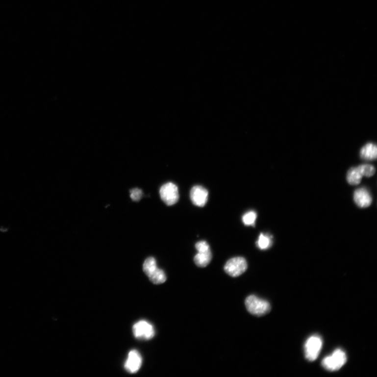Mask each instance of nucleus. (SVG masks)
<instances>
[{"label": "nucleus", "instance_id": "nucleus-9", "mask_svg": "<svg viewBox=\"0 0 377 377\" xmlns=\"http://www.w3.org/2000/svg\"><path fill=\"white\" fill-rule=\"evenodd\" d=\"M142 365V358L139 352L136 350L130 351L125 365L126 371L130 374L136 373Z\"/></svg>", "mask_w": 377, "mask_h": 377}, {"label": "nucleus", "instance_id": "nucleus-1", "mask_svg": "<svg viewBox=\"0 0 377 377\" xmlns=\"http://www.w3.org/2000/svg\"><path fill=\"white\" fill-rule=\"evenodd\" d=\"M143 267L144 273L153 283L162 284L166 281L165 272L157 267L156 260L154 258L150 257L146 259Z\"/></svg>", "mask_w": 377, "mask_h": 377}, {"label": "nucleus", "instance_id": "nucleus-18", "mask_svg": "<svg viewBox=\"0 0 377 377\" xmlns=\"http://www.w3.org/2000/svg\"><path fill=\"white\" fill-rule=\"evenodd\" d=\"M196 249L198 252L205 251L210 250V246L206 242L202 241L196 243Z\"/></svg>", "mask_w": 377, "mask_h": 377}, {"label": "nucleus", "instance_id": "nucleus-3", "mask_svg": "<svg viewBox=\"0 0 377 377\" xmlns=\"http://www.w3.org/2000/svg\"><path fill=\"white\" fill-rule=\"evenodd\" d=\"M347 361V356L345 352L341 349L335 350L331 355L326 357L322 360V365L323 368L330 372L339 370Z\"/></svg>", "mask_w": 377, "mask_h": 377}, {"label": "nucleus", "instance_id": "nucleus-8", "mask_svg": "<svg viewBox=\"0 0 377 377\" xmlns=\"http://www.w3.org/2000/svg\"><path fill=\"white\" fill-rule=\"evenodd\" d=\"M190 199L192 203L199 206H204L208 200V191L201 186H196L190 191Z\"/></svg>", "mask_w": 377, "mask_h": 377}, {"label": "nucleus", "instance_id": "nucleus-5", "mask_svg": "<svg viewBox=\"0 0 377 377\" xmlns=\"http://www.w3.org/2000/svg\"><path fill=\"white\" fill-rule=\"evenodd\" d=\"M248 263L242 257H236L230 259L227 261L225 271L226 274L233 277L240 276L247 270Z\"/></svg>", "mask_w": 377, "mask_h": 377}, {"label": "nucleus", "instance_id": "nucleus-2", "mask_svg": "<svg viewBox=\"0 0 377 377\" xmlns=\"http://www.w3.org/2000/svg\"><path fill=\"white\" fill-rule=\"evenodd\" d=\"M245 306L248 311L255 316H263L271 310L270 304L266 300L255 295H251L245 300Z\"/></svg>", "mask_w": 377, "mask_h": 377}, {"label": "nucleus", "instance_id": "nucleus-15", "mask_svg": "<svg viewBox=\"0 0 377 377\" xmlns=\"http://www.w3.org/2000/svg\"><path fill=\"white\" fill-rule=\"evenodd\" d=\"M256 218V213L255 211H251L243 215L242 220L244 224L246 226H254Z\"/></svg>", "mask_w": 377, "mask_h": 377}, {"label": "nucleus", "instance_id": "nucleus-16", "mask_svg": "<svg viewBox=\"0 0 377 377\" xmlns=\"http://www.w3.org/2000/svg\"><path fill=\"white\" fill-rule=\"evenodd\" d=\"M358 168L361 174L367 177L373 176L376 172L375 167L371 165L364 164L358 166Z\"/></svg>", "mask_w": 377, "mask_h": 377}, {"label": "nucleus", "instance_id": "nucleus-11", "mask_svg": "<svg viewBox=\"0 0 377 377\" xmlns=\"http://www.w3.org/2000/svg\"><path fill=\"white\" fill-rule=\"evenodd\" d=\"M361 158L368 160H374L377 158V150L375 144L369 143L366 144L360 151Z\"/></svg>", "mask_w": 377, "mask_h": 377}, {"label": "nucleus", "instance_id": "nucleus-17", "mask_svg": "<svg viewBox=\"0 0 377 377\" xmlns=\"http://www.w3.org/2000/svg\"><path fill=\"white\" fill-rule=\"evenodd\" d=\"M130 197L134 201H138L143 197V191L141 189L134 188L130 190Z\"/></svg>", "mask_w": 377, "mask_h": 377}, {"label": "nucleus", "instance_id": "nucleus-4", "mask_svg": "<svg viewBox=\"0 0 377 377\" xmlns=\"http://www.w3.org/2000/svg\"><path fill=\"white\" fill-rule=\"evenodd\" d=\"M322 338L318 335H313L307 339L304 345V353L307 360L313 361L316 360L322 348Z\"/></svg>", "mask_w": 377, "mask_h": 377}, {"label": "nucleus", "instance_id": "nucleus-10", "mask_svg": "<svg viewBox=\"0 0 377 377\" xmlns=\"http://www.w3.org/2000/svg\"><path fill=\"white\" fill-rule=\"evenodd\" d=\"M353 199L357 205L362 208L370 206L372 202V196L365 188L356 190L353 194Z\"/></svg>", "mask_w": 377, "mask_h": 377}, {"label": "nucleus", "instance_id": "nucleus-12", "mask_svg": "<svg viewBox=\"0 0 377 377\" xmlns=\"http://www.w3.org/2000/svg\"><path fill=\"white\" fill-rule=\"evenodd\" d=\"M212 258L211 250L205 251H199L194 257L196 265L199 267H205L208 265Z\"/></svg>", "mask_w": 377, "mask_h": 377}, {"label": "nucleus", "instance_id": "nucleus-7", "mask_svg": "<svg viewBox=\"0 0 377 377\" xmlns=\"http://www.w3.org/2000/svg\"><path fill=\"white\" fill-rule=\"evenodd\" d=\"M133 331L134 336L138 339L149 340L154 337V327L147 321L142 320L134 325Z\"/></svg>", "mask_w": 377, "mask_h": 377}, {"label": "nucleus", "instance_id": "nucleus-14", "mask_svg": "<svg viewBox=\"0 0 377 377\" xmlns=\"http://www.w3.org/2000/svg\"><path fill=\"white\" fill-rule=\"evenodd\" d=\"M272 244L271 238L268 235L260 234L257 242V246L261 250L270 248Z\"/></svg>", "mask_w": 377, "mask_h": 377}, {"label": "nucleus", "instance_id": "nucleus-13", "mask_svg": "<svg viewBox=\"0 0 377 377\" xmlns=\"http://www.w3.org/2000/svg\"><path fill=\"white\" fill-rule=\"evenodd\" d=\"M358 167L352 168L350 169L347 175V180L351 185H357L361 181L363 178Z\"/></svg>", "mask_w": 377, "mask_h": 377}, {"label": "nucleus", "instance_id": "nucleus-6", "mask_svg": "<svg viewBox=\"0 0 377 377\" xmlns=\"http://www.w3.org/2000/svg\"><path fill=\"white\" fill-rule=\"evenodd\" d=\"M159 193L161 200L167 205H173L178 201L179 199L178 188L172 182L164 184L160 188Z\"/></svg>", "mask_w": 377, "mask_h": 377}]
</instances>
